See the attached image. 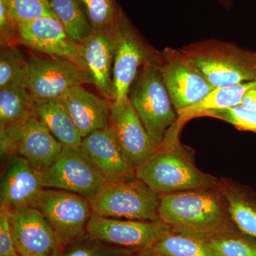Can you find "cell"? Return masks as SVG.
<instances>
[{"label": "cell", "instance_id": "obj_9", "mask_svg": "<svg viewBox=\"0 0 256 256\" xmlns=\"http://www.w3.org/2000/svg\"><path fill=\"white\" fill-rule=\"evenodd\" d=\"M158 66L176 114L201 102L216 88L181 50L165 48Z\"/></svg>", "mask_w": 256, "mask_h": 256}, {"label": "cell", "instance_id": "obj_26", "mask_svg": "<svg viewBox=\"0 0 256 256\" xmlns=\"http://www.w3.org/2000/svg\"><path fill=\"white\" fill-rule=\"evenodd\" d=\"M152 250L158 256H212L203 239L174 232L160 239Z\"/></svg>", "mask_w": 256, "mask_h": 256}, {"label": "cell", "instance_id": "obj_33", "mask_svg": "<svg viewBox=\"0 0 256 256\" xmlns=\"http://www.w3.org/2000/svg\"><path fill=\"white\" fill-rule=\"evenodd\" d=\"M0 42L1 47L20 45L18 26L10 18L8 8L0 4Z\"/></svg>", "mask_w": 256, "mask_h": 256}, {"label": "cell", "instance_id": "obj_10", "mask_svg": "<svg viewBox=\"0 0 256 256\" xmlns=\"http://www.w3.org/2000/svg\"><path fill=\"white\" fill-rule=\"evenodd\" d=\"M2 156H18L42 170L52 164L64 146L34 112L28 119L0 130Z\"/></svg>", "mask_w": 256, "mask_h": 256}, {"label": "cell", "instance_id": "obj_36", "mask_svg": "<svg viewBox=\"0 0 256 256\" xmlns=\"http://www.w3.org/2000/svg\"><path fill=\"white\" fill-rule=\"evenodd\" d=\"M62 252H57V254H56L52 256H62Z\"/></svg>", "mask_w": 256, "mask_h": 256}, {"label": "cell", "instance_id": "obj_11", "mask_svg": "<svg viewBox=\"0 0 256 256\" xmlns=\"http://www.w3.org/2000/svg\"><path fill=\"white\" fill-rule=\"evenodd\" d=\"M114 30L116 41L114 102L121 104L129 98L130 89L143 65L156 58L160 52L146 44L122 12Z\"/></svg>", "mask_w": 256, "mask_h": 256}, {"label": "cell", "instance_id": "obj_34", "mask_svg": "<svg viewBox=\"0 0 256 256\" xmlns=\"http://www.w3.org/2000/svg\"><path fill=\"white\" fill-rule=\"evenodd\" d=\"M240 105L249 110L256 111V87L246 92Z\"/></svg>", "mask_w": 256, "mask_h": 256}, {"label": "cell", "instance_id": "obj_14", "mask_svg": "<svg viewBox=\"0 0 256 256\" xmlns=\"http://www.w3.org/2000/svg\"><path fill=\"white\" fill-rule=\"evenodd\" d=\"M10 223L20 256H52L63 252L54 230L36 208L10 210Z\"/></svg>", "mask_w": 256, "mask_h": 256}, {"label": "cell", "instance_id": "obj_25", "mask_svg": "<svg viewBox=\"0 0 256 256\" xmlns=\"http://www.w3.org/2000/svg\"><path fill=\"white\" fill-rule=\"evenodd\" d=\"M20 45L1 47L0 52V89L25 87L28 56L18 48Z\"/></svg>", "mask_w": 256, "mask_h": 256}, {"label": "cell", "instance_id": "obj_28", "mask_svg": "<svg viewBox=\"0 0 256 256\" xmlns=\"http://www.w3.org/2000/svg\"><path fill=\"white\" fill-rule=\"evenodd\" d=\"M230 220L242 234L256 238V203L235 193H226Z\"/></svg>", "mask_w": 256, "mask_h": 256}, {"label": "cell", "instance_id": "obj_15", "mask_svg": "<svg viewBox=\"0 0 256 256\" xmlns=\"http://www.w3.org/2000/svg\"><path fill=\"white\" fill-rule=\"evenodd\" d=\"M111 124L124 156L134 168L149 159L159 149L128 98L121 104L110 102Z\"/></svg>", "mask_w": 256, "mask_h": 256}, {"label": "cell", "instance_id": "obj_22", "mask_svg": "<svg viewBox=\"0 0 256 256\" xmlns=\"http://www.w3.org/2000/svg\"><path fill=\"white\" fill-rule=\"evenodd\" d=\"M35 99L24 87L0 89V130L23 122L34 112Z\"/></svg>", "mask_w": 256, "mask_h": 256}, {"label": "cell", "instance_id": "obj_16", "mask_svg": "<svg viewBox=\"0 0 256 256\" xmlns=\"http://www.w3.org/2000/svg\"><path fill=\"white\" fill-rule=\"evenodd\" d=\"M80 148L108 183L136 178V168L124 156L112 124L84 138Z\"/></svg>", "mask_w": 256, "mask_h": 256}, {"label": "cell", "instance_id": "obj_12", "mask_svg": "<svg viewBox=\"0 0 256 256\" xmlns=\"http://www.w3.org/2000/svg\"><path fill=\"white\" fill-rule=\"evenodd\" d=\"M170 232V227L161 220H118L96 214H92L86 226L89 238L138 250L152 248Z\"/></svg>", "mask_w": 256, "mask_h": 256}, {"label": "cell", "instance_id": "obj_17", "mask_svg": "<svg viewBox=\"0 0 256 256\" xmlns=\"http://www.w3.org/2000/svg\"><path fill=\"white\" fill-rule=\"evenodd\" d=\"M84 60L92 82L100 95L110 102L116 100L114 65L116 41L114 28L96 31L82 44Z\"/></svg>", "mask_w": 256, "mask_h": 256}, {"label": "cell", "instance_id": "obj_1", "mask_svg": "<svg viewBox=\"0 0 256 256\" xmlns=\"http://www.w3.org/2000/svg\"><path fill=\"white\" fill-rule=\"evenodd\" d=\"M208 190L160 195V220L172 232L198 238L234 232L222 200Z\"/></svg>", "mask_w": 256, "mask_h": 256}, {"label": "cell", "instance_id": "obj_7", "mask_svg": "<svg viewBox=\"0 0 256 256\" xmlns=\"http://www.w3.org/2000/svg\"><path fill=\"white\" fill-rule=\"evenodd\" d=\"M92 84L87 69L64 57L32 52L25 87L35 100L60 98L68 89Z\"/></svg>", "mask_w": 256, "mask_h": 256}, {"label": "cell", "instance_id": "obj_21", "mask_svg": "<svg viewBox=\"0 0 256 256\" xmlns=\"http://www.w3.org/2000/svg\"><path fill=\"white\" fill-rule=\"evenodd\" d=\"M256 87V80L242 82L237 85L216 88L201 102L178 112L175 124L182 128L190 120L203 117L210 111L228 108L242 104L244 96L249 90Z\"/></svg>", "mask_w": 256, "mask_h": 256}, {"label": "cell", "instance_id": "obj_18", "mask_svg": "<svg viewBox=\"0 0 256 256\" xmlns=\"http://www.w3.org/2000/svg\"><path fill=\"white\" fill-rule=\"evenodd\" d=\"M1 182V204L10 210L32 207L44 188L40 171L24 158L10 156Z\"/></svg>", "mask_w": 256, "mask_h": 256}, {"label": "cell", "instance_id": "obj_19", "mask_svg": "<svg viewBox=\"0 0 256 256\" xmlns=\"http://www.w3.org/2000/svg\"><path fill=\"white\" fill-rule=\"evenodd\" d=\"M60 99L72 116L82 139L90 133L110 126V101L88 92L82 86L68 89Z\"/></svg>", "mask_w": 256, "mask_h": 256}, {"label": "cell", "instance_id": "obj_35", "mask_svg": "<svg viewBox=\"0 0 256 256\" xmlns=\"http://www.w3.org/2000/svg\"><path fill=\"white\" fill-rule=\"evenodd\" d=\"M130 256H158L156 252L152 250V248L146 249V250H140V252H136L132 255Z\"/></svg>", "mask_w": 256, "mask_h": 256}, {"label": "cell", "instance_id": "obj_24", "mask_svg": "<svg viewBox=\"0 0 256 256\" xmlns=\"http://www.w3.org/2000/svg\"><path fill=\"white\" fill-rule=\"evenodd\" d=\"M202 239L212 256H256V238L238 229Z\"/></svg>", "mask_w": 256, "mask_h": 256}, {"label": "cell", "instance_id": "obj_5", "mask_svg": "<svg viewBox=\"0 0 256 256\" xmlns=\"http://www.w3.org/2000/svg\"><path fill=\"white\" fill-rule=\"evenodd\" d=\"M88 200L94 214L118 220H160V195L136 178L107 184Z\"/></svg>", "mask_w": 256, "mask_h": 256}, {"label": "cell", "instance_id": "obj_29", "mask_svg": "<svg viewBox=\"0 0 256 256\" xmlns=\"http://www.w3.org/2000/svg\"><path fill=\"white\" fill-rule=\"evenodd\" d=\"M8 10L16 26L44 16L56 18L50 9V0H8Z\"/></svg>", "mask_w": 256, "mask_h": 256}, {"label": "cell", "instance_id": "obj_27", "mask_svg": "<svg viewBox=\"0 0 256 256\" xmlns=\"http://www.w3.org/2000/svg\"><path fill=\"white\" fill-rule=\"evenodd\" d=\"M89 22L96 31H107L114 28L122 10L116 0H77Z\"/></svg>", "mask_w": 256, "mask_h": 256}, {"label": "cell", "instance_id": "obj_6", "mask_svg": "<svg viewBox=\"0 0 256 256\" xmlns=\"http://www.w3.org/2000/svg\"><path fill=\"white\" fill-rule=\"evenodd\" d=\"M40 171L44 188L72 192L88 198L108 184L80 146H64L52 164Z\"/></svg>", "mask_w": 256, "mask_h": 256}, {"label": "cell", "instance_id": "obj_13", "mask_svg": "<svg viewBox=\"0 0 256 256\" xmlns=\"http://www.w3.org/2000/svg\"><path fill=\"white\" fill-rule=\"evenodd\" d=\"M18 44L31 52L64 57L86 68L82 44L72 38L55 18L44 16L18 26Z\"/></svg>", "mask_w": 256, "mask_h": 256}, {"label": "cell", "instance_id": "obj_31", "mask_svg": "<svg viewBox=\"0 0 256 256\" xmlns=\"http://www.w3.org/2000/svg\"><path fill=\"white\" fill-rule=\"evenodd\" d=\"M203 116L222 120L238 129L256 132V111L249 110L242 105L210 111Z\"/></svg>", "mask_w": 256, "mask_h": 256}, {"label": "cell", "instance_id": "obj_20", "mask_svg": "<svg viewBox=\"0 0 256 256\" xmlns=\"http://www.w3.org/2000/svg\"><path fill=\"white\" fill-rule=\"evenodd\" d=\"M34 114L64 146H82V138L60 98L35 100Z\"/></svg>", "mask_w": 256, "mask_h": 256}, {"label": "cell", "instance_id": "obj_4", "mask_svg": "<svg viewBox=\"0 0 256 256\" xmlns=\"http://www.w3.org/2000/svg\"><path fill=\"white\" fill-rule=\"evenodd\" d=\"M160 54L143 65L128 94L146 130L159 146L178 118L158 66Z\"/></svg>", "mask_w": 256, "mask_h": 256}, {"label": "cell", "instance_id": "obj_30", "mask_svg": "<svg viewBox=\"0 0 256 256\" xmlns=\"http://www.w3.org/2000/svg\"><path fill=\"white\" fill-rule=\"evenodd\" d=\"M139 252L89 238V242L75 244L66 252L64 249L60 256H130Z\"/></svg>", "mask_w": 256, "mask_h": 256}, {"label": "cell", "instance_id": "obj_23", "mask_svg": "<svg viewBox=\"0 0 256 256\" xmlns=\"http://www.w3.org/2000/svg\"><path fill=\"white\" fill-rule=\"evenodd\" d=\"M50 9L69 36L82 44L95 30L77 0H50Z\"/></svg>", "mask_w": 256, "mask_h": 256}, {"label": "cell", "instance_id": "obj_8", "mask_svg": "<svg viewBox=\"0 0 256 256\" xmlns=\"http://www.w3.org/2000/svg\"><path fill=\"white\" fill-rule=\"evenodd\" d=\"M32 207L48 220L64 247L82 238L94 214L88 198L56 188H44Z\"/></svg>", "mask_w": 256, "mask_h": 256}, {"label": "cell", "instance_id": "obj_3", "mask_svg": "<svg viewBox=\"0 0 256 256\" xmlns=\"http://www.w3.org/2000/svg\"><path fill=\"white\" fill-rule=\"evenodd\" d=\"M181 50L215 88L256 80V52L217 40H201Z\"/></svg>", "mask_w": 256, "mask_h": 256}, {"label": "cell", "instance_id": "obj_2", "mask_svg": "<svg viewBox=\"0 0 256 256\" xmlns=\"http://www.w3.org/2000/svg\"><path fill=\"white\" fill-rule=\"evenodd\" d=\"M180 130L172 126L158 151L136 170V178L159 195L214 186L188 158L178 140Z\"/></svg>", "mask_w": 256, "mask_h": 256}, {"label": "cell", "instance_id": "obj_32", "mask_svg": "<svg viewBox=\"0 0 256 256\" xmlns=\"http://www.w3.org/2000/svg\"><path fill=\"white\" fill-rule=\"evenodd\" d=\"M0 256H20L15 248L10 223V210L0 206Z\"/></svg>", "mask_w": 256, "mask_h": 256}]
</instances>
